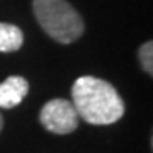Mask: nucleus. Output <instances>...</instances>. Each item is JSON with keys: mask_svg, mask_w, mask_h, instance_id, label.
<instances>
[{"mask_svg": "<svg viewBox=\"0 0 153 153\" xmlns=\"http://www.w3.org/2000/svg\"><path fill=\"white\" fill-rule=\"evenodd\" d=\"M39 121L44 129L55 134H70L78 126V114L70 100L51 99L43 105L39 112Z\"/></svg>", "mask_w": 153, "mask_h": 153, "instance_id": "obj_3", "label": "nucleus"}, {"mask_svg": "<svg viewBox=\"0 0 153 153\" xmlns=\"http://www.w3.org/2000/svg\"><path fill=\"white\" fill-rule=\"evenodd\" d=\"M138 56H140L141 68L146 71L148 75H152L153 73V43L152 41H146L145 44H141V48L138 51Z\"/></svg>", "mask_w": 153, "mask_h": 153, "instance_id": "obj_6", "label": "nucleus"}, {"mask_svg": "<svg viewBox=\"0 0 153 153\" xmlns=\"http://www.w3.org/2000/svg\"><path fill=\"white\" fill-rule=\"evenodd\" d=\"M34 17L44 33L61 44H70L83 34L80 14L66 0H33Z\"/></svg>", "mask_w": 153, "mask_h": 153, "instance_id": "obj_2", "label": "nucleus"}, {"mask_svg": "<svg viewBox=\"0 0 153 153\" xmlns=\"http://www.w3.org/2000/svg\"><path fill=\"white\" fill-rule=\"evenodd\" d=\"M2 128H4V117H2V114H0V131H2Z\"/></svg>", "mask_w": 153, "mask_h": 153, "instance_id": "obj_7", "label": "nucleus"}, {"mask_svg": "<svg viewBox=\"0 0 153 153\" xmlns=\"http://www.w3.org/2000/svg\"><path fill=\"white\" fill-rule=\"evenodd\" d=\"M71 99L76 114L88 124H112L124 114V102L116 88L92 75L76 78L71 87Z\"/></svg>", "mask_w": 153, "mask_h": 153, "instance_id": "obj_1", "label": "nucleus"}, {"mask_svg": "<svg viewBox=\"0 0 153 153\" xmlns=\"http://www.w3.org/2000/svg\"><path fill=\"white\" fill-rule=\"evenodd\" d=\"M24 43V34L17 26L0 22V51L2 53H14L21 49Z\"/></svg>", "mask_w": 153, "mask_h": 153, "instance_id": "obj_5", "label": "nucleus"}, {"mask_svg": "<svg viewBox=\"0 0 153 153\" xmlns=\"http://www.w3.org/2000/svg\"><path fill=\"white\" fill-rule=\"evenodd\" d=\"M29 92V83L24 76L12 75L0 83V107L12 109L26 99Z\"/></svg>", "mask_w": 153, "mask_h": 153, "instance_id": "obj_4", "label": "nucleus"}]
</instances>
